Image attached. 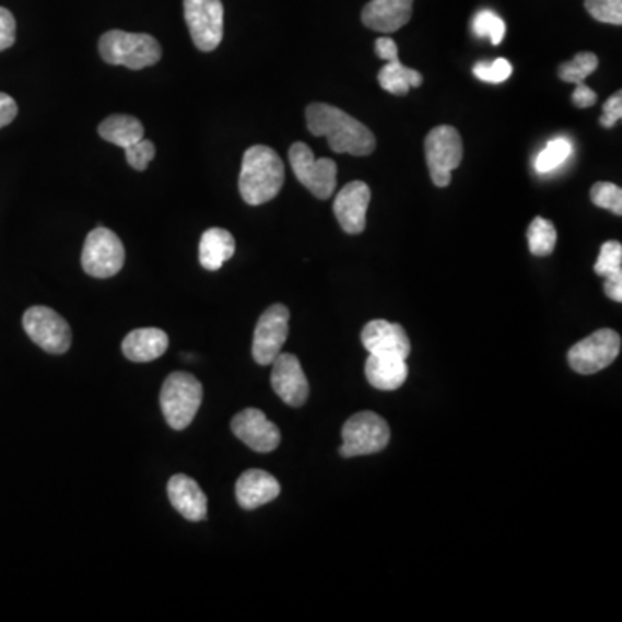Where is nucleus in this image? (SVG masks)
<instances>
[{"mask_svg": "<svg viewBox=\"0 0 622 622\" xmlns=\"http://www.w3.org/2000/svg\"><path fill=\"white\" fill-rule=\"evenodd\" d=\"M306 125L312 136L327 137L329 148L338 154L368 156L377 144L374 133L365 125L330 104H309Z\"/></svg>", "mask_w": 622, "mask_h": 622, "instance_id": "nucleus-1", "label": "nucleus"}, {"mask_svg": "<svg viewBox=\"0 0 622 622\" xmlns=\"http://www.w3.org/2000/svg\"><path fill=\"white\" fill-rule=\"evenodd\" d=\"M284 180V163L272 148L253 145L244 153L239 190L248 204L260 207L272 201L281 192Z\"/></svg>", "mask_w": 622, "mask_h": 622, "instance_id": "nucleus-2", "label": "nucleus"}, {"mask_svg": "<svg viewBox=\"0 0 622 622\" xmlns=\"http://www.w3.org/2000/svg\"><path fill=\"white\" fill-rule=\"evenodd\" d=\"M99 52L107 64L127 67L139 71L154 67L161 59V46L148 34H128L124 30H112L101 37Z\"/></svg>", "mask_w": 622, "mask_h": 622, "instance_id": "nucleus-3", "label": "nucleus"}, {"mask_svg": "<svg viewBox=\"0 0 622 622\" xmlns=\"http://www.w3.org/2000/svg\"><path fill=\"white\" fill-rule=\"evenodd\" d=\"M202 403V386L195 375L187 372H174L166 377L161 388V412L169 427L184 431L198 415Z\"/></svg>", "mask_w": 622, "mask_h": 622, "instance_id": "nucleus-4", "label": "nucleus"}, {"mask_svg": "<svg viewBox=\"0 0 622 622\" xmlns=\"http://www.w3.org/2000/svg\"><path fill=\"white\" fill-rule=\"evenodd\" d=\"M463 142L457 128L442 125L425 137V161L436 187H448L451 172L462 163Z\"/></svg>", "mask_w": 622, "mask_h": 622, "instance_id": "nucleus-5", "label": "nucleus"}, {"mask_svg": "<svg viewBox=\"0 0 622 622\" xmlns=\"http://www.w3.org/2000/svg\"><path fill=\"white\" fill-rule=\"evenodd\" d=\"M391 439L388 422L374 412H360L342 427V457L379 454Z\"/></svg>", "mask_w": 622, "mask_h": 622, "instance_id": "nucleus-6", "label": "nucleus"}, {"mask_svg": "<svg viewBox=\"0 0 622 622\" xmlns=\"http://www.w3.org/2000/svg\"><path fill=\"white\" fill-rule=\"evenodd\" d=\"M289 161L294 175L317 199L326 201L335 195L338 184V165L329 157L317 160L305 142H294L289 149Z\"/></svg>", "mask_w": 622, "mask_h": 622, "instance_id": "nucleus-7", "label": "nucleus"}, {"mask_svg": "<svg viewBox=\"0 0 622 622\" xmlns=\"http://www.w3.org/2000/svg\"><path fill=\"white\" fill-rule=\"evenodd\" d=\"M124 263V243L115 232L97 227L87 235L82 251L83 272L94 279H109L120 272Z\"/></svg>", "mask_w": 622, "mask_h": 622, "instance_id": "nucleus-8", "label": "nucleus"}, {"mask_svg": "<svg viewBox=\"0 0 622 622\" xmlns=\"http://www.w3.org/2000/svg\"><path fill=\"white\" fill-rule=\"evenodd\" d=\"M23 329L42 350L62 355L71 347V329L68 321L47 306H32L23 315Z\"/></svg>", "mask_w": 622, "mask_h": 622, "instance_id": "nucleus-9", "label": "nucleus"}, {"mask_svg": "<svg viewBox=\"0 0 622 622\" xmlns=\"http://www.w3.org/2000/svg\"><path fill=\"white\" fill-rule=\"evenodd\" d=\"M621 351V336L612 329H600L570 351V365L574 372L583 375L597 374L615 362Z\"/></svg>", "mask_w": 622, "mask_h": 622, "instance_id": "nucleus-10", "label": "nucleus"}, {"mask_svg": "<svg viewBox=\"0 0 622 622\" xmlns=\"http://www.w3.org/2000/svg\"><path fill=\"white\" fill-rule=\"evenodd\" d=\"M187 26L195 46L211 52L223 38L222 0H184Z\"/></svg>", "mask_w": 622, "mask_h": 622, "instance_id": "nucleus-11", "label": "nucleus"}, {"mask_svg": "<svg viewBox=\"0 0 622 622\" xmlns=\"http://www.w3.org/2000/svg\"><path fill=\"white\" fill-rule=\"evenodd\" d=\"M289 335V309L284 305H273L261 315L256 324L253 338V359L258 365H272L281 355Z\"/></svg>", "mask_w": 622, "mask_h": 622, "instance_id": "nucleus-12", "label": "nucleus"}, {"mask_svg": "<svg viewBox=\"0 0 622 622\" xmlns=\"http://www.w3.org/2000/svg\"><path fill=\"white\" fill-rule=\"evenodd\" d=\"M231 427L244 445L258 454H270L281 445V431L261 410H243L232 419Z\"/></svg>", "mask_w": 622, "mask_h": 622, "instance_id": "nucleus-13", "label": "nucleus"}, {"mask_svg": "<svg viewBox=\"0 0 622 622\" xmlns=\"http://www.w3.org/2000/svg\"><path fill=\"white\" fill-rule=\"evenodd\" d=\"M272 388L289 407L297 409L308 400L309 384L302 363L291 353H281L272 362Z\"/></svg>", "mask_w": 622, "mask_h": 622, "instance_id": "nucleus-14", "label": "nucleus"}, {"mask_svg": "<svg viewBox=\"0 0 622 622\" xmlns=\"http://www.w3.org/2000/svg\"><path fill=\"white\" fill-rule=\"evenodd\" d=\"M371 196V187L362 180L350 181L339 190L335 201V214L347 234L356 235L365 231Z\"/></svg>", "mask_w": 622, "mask_h": 622, "instance_id": "nucleus-15", "label": "nucleus"}, {"mask_svg": "<svg viewBox=\"0 0 622 622\" xmlns=\"http://www.w3.org/2000/svg\"><path fill=\"white\" fill-rule=\"evenodd\" d=\"M362 344L371 355L409 359L412 344L400 324L388 320H372L362 330Z\"/></svg>", "mask_w": 622, "mask_h": 622, "instance_id": "nucleus-16", "label": "nucleus"}, {"mask_svg": "<svg viewBox=\"0 0 622 622\" xmlns=\"http://www.w3.org/2000/svg\"><path fill=\"white\" fill-rule=\"evenodd\" d=\"M413 0H371L362 11L363 25L380 34H392L409 25Z\"/></svg>", "mask_w": 622, "mask_h": 622, "instance_id": "nucleus-17", "label": "nucleus"}, {"mask_svg": "<svg viewBox=\"0 0 622 622\" xmlns=\"http://www.w3.org/2000/svg\"><path fill=\"white\" fill-rule=\"evenodd\" d=\"M166 490L169 503L184 519L190 523L207 519L208 498L195 479L186 474H175L174 478H169Z\"/></svg>", "mask_w": 622, "mask_h": 622, "instance_id": "nucleus-18", "label": "nucleus"}, {"mask_svg": "<svg viewBox=\"0 0 622 622\" xmlns=\"http://www.w3.org/2000/svg\"><path fill=\"white\" fill-rule=\"evenodd\" d=\"M279 495H281V484L265 470H246L235 482V498L244 510H255L261 505L273 502Z\"/></svg>", "mask_w": 622, "mask_h": 622, "instance_id": "nucleus-19", "label": "nucleus"}, {"mask_svg": "<svg viewBox=\"0 0 622 622\" xmlns=\"http://www.w3.org/2000/svg\"><path fill=\"white\" fill-rule=\"evenodd\" d=\"M169 339L165 330L156 327L136 329L124 339L121 351L133 363H148L161 359L168 350Z\"/></svg>", "mask_w": 622, "mask_h": 622, "instance_id": "nucleus-20", "label": "nucleus"}, {"mask_svg": "<svg viewBox=\"0 0 622 622\" xmlns=\"http://www.w3.org/2000/svg\"><path fill=\"white\" fill-rule=\"evenodd\" d=\"M365 375L372 388L396 391L409 379V365L398 356L371 355L365 363Z\"/></svg>", "mask_w": 622, "mask_h": 622, "instance_id": "nucleus-21", "label": "nucleus"}, {"mask_svg": "<svg viewBox=\"0 0 622 622\" xmlns=\"http://www.w3.org/2000/svg\"><path fill=\"white\" fill-rule=\"evenodd\" d=\"M235 253L234 235L225 228H208L199 243V261L210 272H216Z\"/></svg>", "mask_w": 622, "mask_h": 622, "instance_id": "nucleus-22", "label": "nucleus"}, {"mask_svg": "<svg viewBox=\"0 0 622 622\" xmlns=\"http://www.w3.org/2000/svg\"><path fill=\"white\" fill-rule=\"evenodd\" d=\"M97 132L104 141L127 149L144 139V125L130 115H113L99 125Z\"/></svg>", "mask_w": 622, "mask_h": 622, "instance_id": "nucleus-23", "label": "nucleus"}, {"mask_svg": "<svg viewBox=\"0 0 622 622\" xmlns=\"http://www.w3.org/2000/svg\"><path fill=\"white\" fill-rule=\"evenodd\" d=\"M377 80L380 87L392 95H407L410 89L421 87L424 82L422 74L401 64L400 58L386 62V67L380 68Z\"/></svg>", "mask_w": 622, "mask_h": 622, "instance_id": "nucleus-24", "label": "nucleus"}, {"mask_svg": "<svg viewBox=\"0 0 622 622\" xmlns=\"http://www.w3.org/2000/svg\"><path fill=\"white\" fill-rule=\"evenodd\" d=\"M529 251L535 256L552 255L556 246V228L550 220L536 216L528 228Z\"/></svg>", "mask_w": 622, "mask_h": 622, "instance_id": "nucleus-25", "label": "nucleus"}, {"mask_svg": "<svg viewBox=\"0 0 622 622\" xmlns=\"http://www.w3.org/2000/svg\"><path fill=\"white\" fill-rule=\"evenodd\" d=\"M573 154V144L564 137H556L547 144V148L538 154L535 161V168L538 174H550L553 169L564 165Z\"/></svg>", "mask_w": 622, "mask_h": 622, "instance_id": "nucleus-26", "label": "nucleus"}, {"mask_svg": "<svg viewBox=\"0 0 622 622\" xmlns=\"http://www.w3.org/2000/svg\"><path fill=\"white\" fill-rule=\"evenodd\" d=\"M472 32L476 37L486 38L493 46H500L507 34V25L495 11L482 9L472 20Z\"/></svg>", "mask_w": 622, "mask_h": 622, "instance_id": "nucleus-27", "label": "nucleus"}, {"mask_svg": "<svg viewBox=\"0 0 622 622\" xmlns=\"http://www.w3.org/2000/svg\"><path fill=\"white\" fill-rule=\"evenodd\" d=\"M598 68L594 52H582L559 68V77L567 83H582Z\"/></svg>", "mask_w": 622, "mask_h": 622, "instance_id": "nucleus-28", "label": "nucleus"}, {"mask_svg": "<svg viewBox=\"0 0 622 622\" xmlns=\"http://www.w3.org/2000/svg\"><path fill=\"white\" fill-rule=\"evenodd\" d=\"M591 201L595 207L612 211L618 216L622 214V190L612 181H597L591 187Z\"/></svg>", "mask_w": 622, "mask_h": 622, "instance_id": "nucleus-29", "label": "nucleus"}, {"mask_svg": "<svg viewBox=\"0 0 622 622\" xmlns=\"http://www.w3.org/2000/svg\"><path fill=\"white\" fill-rule=\"evenodd\" d=\"M622 272V246L618 240H607L600 248L595 273L600 277L614 275Z\"/></svg>", "mask_w": 622, "mask_h": 622, "instance_id": "nucleus-30", "label": "nucleus"}, {"mask_svg": "<svg viewBox=\"0 0 622 622\" xmlns=\"http://www.w3.org/2000/svg\"><path fill=\"white\" fill-rule=\"evenodd\" d=\"M585 8L600 23L622 25V0H585Z\"/></svg>", "mask_w": 622, "mask_h": 622, "instance_id": "nucleus-31", "label": "nucleus"}, {"mask_svg": "<svg viewBox=\"0 0 622 622\" xmlns=\"http://www.w3.org/2000/svg\"><path fill=\"white\" fill-rule=\"evenodd\" d=\"M514 73L507 59L498 58L495 61H481L474 67L476 79L486 83H503L510 79Z\"/></svg>", "mask_w": 622, "mask_h": 622, "instance_id": "nucleus-32", "label": "nucleus"}, {"mask_svg": "<svg viewBox=\"0 0 622 622\" xmlns=\"http://www.w3.org/2000/svg\"><path fill=\"white\" fill-rule=\"evenodd\" d=\"M156 156V148L153 142L142 141L136 142L130 148L125 149V157H127L128 165L132 166L137 172H144L149 163Z\"/></svg>", "mask_w": 622, "mask_h": 622, "instance_id": "nucleus-33", "label": "nucleus"}, {"mask_svg": "<svg viewBox=\"0 0 622 622\" xmlns=\"http://www.w3.org/2000/svg\"><path fill=\"white\" fill-rule=\"evenodd\" d=\"M16 40V21L11 11L0 8V50L9 49Z\"/></svg>", "mask_w": 622, "mask_h": 622, "instance_id": "nucleus-34", "label": "nucleus"}, {"mask_svg": "<svg viewBox=\"0 0 622 622\" xmlns=\"http://www.w3.org/2000/svg\"><path fill=\"white\" fill-rule=\"evenodd\" d=\"M622 118V92L618 91L614 95H610L609 101L603 104V115L600 118V125L603 128H612Z\"/></svg>", "mask_w": 622, "mask_h": 622, "instance_id": "nucleus-35", "label": "nucleus"}, {"mask_svg": "<svg viewBox=\"0 0 622 622\" xmlns=\"http://www.w3.org/2000/svg\"><path fill=\"white\" fill-rule=\"evenodd\" d=\"M17 116V104L11 95L0 92V128L8 127Z\"/></svg>", "mask_w": 622, "mask_h": 622, "instance_id": "nucleus-36", "label": "nucleus"}, {"mask_svg": "<svg viewBox=\"0 0 622 622\" xmlns=\"http://www.w3.org/2000/svg\"><path fill=\"white\" fill-rule=\"evenodd\" d=\"M597 92L591 91L588 85H585V82L576 83V91H574L573 94L574 106L586 109V107L595 106V104H597Z\"/></svg>", "mask_w": 622, "mask_h": 622, "instance_id": "nucleus-37", "label": "nucleus"}, {"mask_svg": "<svg viewBox=\"0 0 622 622\" xmlns=\"http://www.w3.org/2000/svg\"><path fill=\"white\" fill-rule=\"evenodd\" d=\"M375 54L384 61H395L398 59V46L396 42L389 37H380L375 42Z\"/></svg>", "mask_w": 622, "mask_h": 622, "instance_id": "nucleus-38", "label": "nucleus"}, {"mask_svg": "<svg viewBox=\"0 0 622 622\" xmlns=\"http://www.w3.org/2000/svg\"><path fill=\"white\" fill-rule=\"evenodd\" d=\"M606 294L612 302H622V272L606 277Z\"/></svg>", "mask_w": 622, "mask_h": 622, "instance_id": "nucleus-39", "label": "nucleus"}]
</instances>
